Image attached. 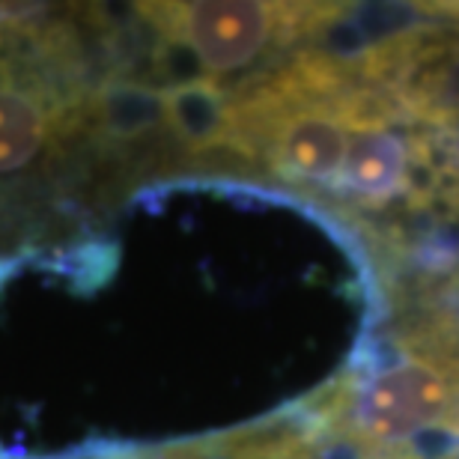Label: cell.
Masks as SVG:
<instances>
[{
	"label": "cell",
	"mask_w": 459,
	"mask_h": 459,
	"mask_svg": "<svg viewBox=\"0 0 459 459\" xmlns=\"http://www.w3.org/2000/svg\"><path fill=\"white\" fill-rule=\"evenodd\" d=\"M296 415L358 459H456L459 314L429 310L394 325Z\"/></svg>",
	"instance_id": "1"
},
{
	"label": "cell",
	"mask_w": 459,
	"mask_h": 459,
	"mask_svg": "<svg viewBox=\"0 0 459 459\" xmlns=\"http://www.w3.org/2000/svg\"><path fill=\"white\" fill-rule=\"evenodd\" d=\"M346 4H265V0H173L134 4L137 22L155 42L191 57L200 81L256 75L274 63L310 48V39L332 33L349 15Z\"/></svg>",
	"instance_id": "2"
},
{
	"label": "cell",
	"mask_w": 459,
	"mask_h": 459,
	"mask_svg": "<svg viewBox=\"0 0 459 459\" xmlns=\"http://www.w3.org/2000/svg\"><path fill=\"white\" fill-rule=\"evenodd\" d=\"M164 459H358L341 447L325 445L299 415L272 418L265 424L195 442L164 445Z\"/></svg>",
	"instance_id": "3"
},
{
	"label": "cell",
	"mask_w": 459,
	"mask_h": 459,
	"mask_svg": "<svg viewBox=\"0 0 459 459\" xmlns=\"http://www.w3.org/2000/svg\"><path fill=\"white\" fill-rule=\"evenodd\" d=\"M90 459H161V451L137 445H99L90 451Z\"/></svg>",
	"instance_id": "4"
},
{
	"label": "cell",
	"mask_w": 459,
	"mask_h": 459,
	"mask_svg": "<svg viewBox=\"0 0 459 459\" xmlns=\"http://www.w3.org/2000/svg\"><path fill=\"white\" fill-rule=\"evenodd\" d=\"M63 459H84V454H72V456H63Z\"/></svg>",
	"instance_id": "5"
}]
</instances>
